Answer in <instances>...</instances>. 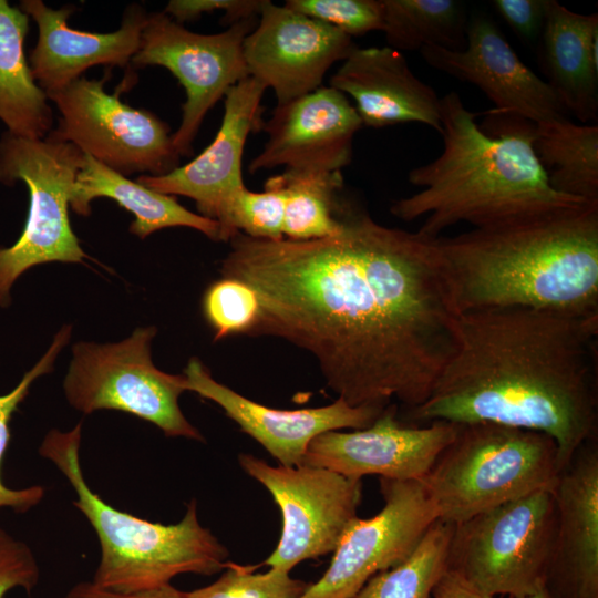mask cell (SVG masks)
I'll use <instances>...</instances> for the list:
<instances>
[{"label": "cell", "instance_id": "cell-1", "mask_svg": "<svg viewBox=\"0 0 598 598\" xmlns=\"http://www.w3.org/2000/svg\"><path fill=\"white\" fill-rule=\"evenodd\" d=\"M336 235L266 240L237 233L221 277L248 285L258 317L247 336L310 352L327 385L351 406L412 410L456 349L457 313L435 239L343 210Z\"/></svg>", "mask_w": 598, "mask_h": 598}, {"label": "cell", "instance_id": "cell-2", "mask_svg": "<svg viewBox=\"0 0 598 598\" xmlns=\"http://www.w3.org/2000/svg\"><path fill=\"white\" fill-rule=\"evenodd\" d=\"M457 344L416 423L488 422L537 431L563 471L598 429V315L528 308L461 313Z\"/></svg>", "mask_w": 598, "mask_h": 598}, {"label": "cell", "instance_id": "cell-3", "mask_svg": "<svg viewBox=\"0 0 598 598\" xmlns=\"http://www.w3.org/2000/svg\"><path fill=\"white\" fill-rule=\"evenodd\" d=\"M477 113L451 91L441 99L443 151L409 172L421 188L396 199L390 212L435 239L457 223L491 228L538 219L588 204L555 190L534 151L535 123L491 109L480 125Z\"/></svg>", "mask_w": 598, "mask_h": 598}, {"label": "cell", "instance_id": "cell-4", "mask_svg": "<svg viewBox=\"0 0 598 598\" xmlns=\"http://www.w3.org/2000/svg\"><path fill=\"white\" fill-rule=\"evenodd\" d=\"M457 315L528 308L598 315V203L435 238Z\"/></svg>", "mask_w": 598, "mask_h": 598}, {"label": "cell", "instance_id": "cell-5", "mask_svg": "<svg viewBox=\"0 0 598 598\" xmlns=\"http://www.w3.org/2000/svg\"><path fill=\"white\" fill-rule=\"evenodd\" d=\"M81 431V422L66 432L49 431L39 454L69 481L78 497L74 507L97 535L96 586L131 594L171 584L181 574L210 576L229 565L227 548L200 525L195 499L178 523L164 525L118 511L95 494L80 464Z\"/></svg>", "mask_w": 598, "mask_h": 598}, {"label": "cell", "instance_id": "cell-6", "mask_svg": "<svg viewBox=\"0 0 598 598\" xmlns=\"http://www.w3.org/2000/svg\"><path fill=\"white\" fill-rule=\"evenodd\" d=\"M547 434L480 422L456 436L422 480L437 520L458 524L537 491H554L560 474Z\"/></svg>", "mask_w": 598, "mask_h": 598}, {"label": "cell", "instance_id": "cell-7", "mask_svg": "<svg viewBox=\"0 0 598 598\" xmlns=\"http://www.w3.org/2000/svg\"><path fill=\"white\" fill-rule=\"evenodd\" d=\"M84 153L75 145L45 137L31 140L3 132L0 137V183L23 182L29 210L17 241L0 247V307L28 269L47 262L83 264L87 258L75 236L69 206Z\"/></svg>", "mask_w": 598, "mask_h": 598}, {"label": "cell", "instance_id": "cell-8", "mask_svg": "<svg viewBox=\"0 0 598 598\" xmlns=\"http://www.w3.org/2000/svg\"><path fill=\"white\" fill-rule=\"evenodd\" d=\"M556 524L554 491H537L454 525L448 569L489 596L545 586Z\"/></svg>", "mask_w": 598, "mask_h": 598}, {"label": "cell", "instance_id": "cell-9", "mask_svg": "<svg viewBox=\"0 0 598 598\" xmlns=\"http://www.w3.org/2000/svg\"><path fill=\"white\" fill-rule=\"evenodd\" d=\"M156 332L154 326L141 327L120 342L73 344L63 382L65 398L84 414L118 410L151 422L166 436L204 442L178 404L186 391L184 375L166 373L152 361L151 343Z\"/></svg>", "mask_w": 598, "mask_h": 598}, {"label": "cell", "instance_id": "cell-10", "mask_svg": "<svg viewBox=\"0 0 598 598\" xmlns=\"http://www.w3.org/2000/svg\"><path fill=\"white\" fill-rule=\"evenodd\" d=\"M47 96L60 112L47 137L73 144L124 176L165 175L179 166L169 126L151 111L125 104L118 92L107 93L103 80L82 76Z\"/></svg>", "mask_w": 598, "mask_h": 598}, {"label": "cell", "instance_id": "cell-11", "mask_svg": "<svg viewBox=\"0 0 598 598\" xmlns=\"http://www.w3.org/2000/svg\"><path fill=\"white\" fill-rule=\"evenodd\" d=\"M255 27L256 18H250L226 31L202 34L184 28L164 11L147 14L132 63L136 68L163 66L183 85L186 101L182 121L172 134L179 156L193 154V142L207 112L231 86L250 76L243 44Z\"/></svg>", "mask_w": 598, "mask_h": 598}, {"label": "cell", "instance_id": "cell-12", "mask_svg": "<svg viewBox=\"0 0 598 598\" xmlns=\"http://www.w3.org/2000/svg\"><path fill=\"white\" fill-rule=\"evenodd\" d=\"M244 472L265 486L278 505L282 528L276 549L264 561L290 571L297 564L336 550L358 518L362 482L328 468L271 466L251 454H239Z\"/></svg>", "mask_w": 598, "mask_h": 598}, {"label": "cell", "instance_id": "cell-13", "mask_svg": "<svg viewBox=\"0 0 598 598\" xmlns=\"http://www.w3.org/2000/svg\"><path fill=\"white\" fill-rule=\"evenodd\" d=\"M380 491L383 508L349 526L328 569L299 598H352L372 576L406 559L437 520L422 481L380 478Z\"/></svg>", "mask_w": 598, "mask_h": 598}, {"label": "cell", "instance_id": "cell-14", "mask_svg": "<svg viewBox=\"0 0 598 598\" xmlns=\"http://www.w3.org/2000/svg\"><path fill=\"white\" fill-rule=\"evenodd\" d=\"M259 21L244 40L249 75L285 104L321 86L328 70L357 44L339 29L265 0Z\"/></svg>", "mask_w": 598, "mask_h": 598}, {"label": "cell", "instance_id": "cell-15", "mask_svg": "<svg viewBox=\"0 0 598 598\" xmlns=\"http://www.w3.org/2000/svg\"><path fill=\"white\" fill-rule=\"evenodd\" d=\"M458 425L445 421L405 424L398 419V406L388 404L365 429L316 436L303 464L358 480L374 474L380 478L422 481L456 436Z\"/></svg>", "mask_w": 598, "mask_h": 598}, {"label": "cell", "instance_id": "cell-16", "mask_svg": "<svg viewBox=\"0 0 598 598\" xmlns=\"http://www.w3.org/2000/svg\"><path fill=\"white\" fill-rule=\"evenodd\" d=\"M420 52L433 69L477 86L498 112L535 124L568 118L550 85L519 59L487 17L475 16L467 23L463 50L425 47Z\"/></svg>", "mask_w": 598, "mask_h": 598}, {"label": "cell", "instance_id": "cell-17", "mask_svg": "<svg viewBox=\"0 0 598 598\" xmlns=\"http://www.w3.org/2000/svg\"><path fill=\"white\" fill-rule=\"evenodd\" d=\"M183 375L186 391L218 404L243 432L287 467L303 464L307 448L316 436L329 431L365 429L386 406H351L338 398L333 403L319 408H269L217 382L197 358L189 359Z\"/></svg>", "mask_w": 598, "mask_h": 598}, {"label": "cell", "instance_id": "cell-18", "mask_svg": "<svg viewBox=\"0 0 598 598\" xmlns=\"http://www.w3.org/2000/svg\"><path fill=\"white\" fill-rule=\"evenodd\" d=\"M266 89L252 76L231 86L225 94L220 127L199 155L168 174L140 175L136 181L155 192L193 199L199 215L219 225L246 187L243 154L248 135L261 126L260 102Z\"/></svg>", "mask_w": 598, "mask_h": 598}, {"label": "cell", "instance_id": "cell-19", "mask_svg": "<svg viewBox=\"0 0 598 598\" xmlns=\"http://www.w3.org/2000/svg\"><path fill=\"white\" fill-rule=\"evenodd\" d=\"M362 125L346 94L330 85L277 104L261 125L268 140L249 172L278 166L341 172L351 162L353 138Z\"/></svg>", "mask_w": 598, "mask_h": 598}, {"label": "cell", "instance_id": "cell-20", "mask_svg": "<svg viewBox=\"0 0 598 598\" xmlns=\"http://www.w3.org/2000/svg\"><path fill=\"white\" fill-rule=\"evenodd\" d=\"M556 524L545 587L554 598H598V447L585 443L554 488Z\"/></svg>", "mask_w": 598, "mask_h": 598}, {"label": "cell", "instance_id": "cell-21", "mask_svg": "<svg viewBox=\"0 0 598 598\" xmlns=\"http://www.w3.org/2000/svg\"><path fill=\"white\" fill-rule=\"evenodd\" d=\"M19 8L38 27L37 44L28 60L33 79L45 94L64 89L92 66L130 65L148 14L132 4L117 30L100 33L71 28L69 18L75 11L71 4L55 10L42 0H21Z\"/></svg>", "mask_w": 598, "mask_h": 598}, {"label": "cell", "instance_id": "cell-22", "mask_svg": "<svg viewBox=\"0 0 598 598\" xmlns=\"http://www.w3.org/2000/svg\"><path fill=\"white\" fill-rule=\"evenodd\" d=\"M349 94L362 124L374 128L421 123L442 134L441 99L410 69L402 52L390 47H355L330 79Z\"/></svg>", "mask_w": 598, "mask_h": 598}, {"label": "cell", "instance_id": "cell-23", "mask_svg": "<svg viewBox=\"0 0 598 598\" xmlns=\"http://www.w3.org/2000/svg\"><path fill=\"white\" fill-rule=\"evenodd\" d=\"M547 83L568 115L598 118V14L574 12L547 0L542 32Z\"/></svg>", "mask_w": 598, "mask_h": 598}, {"label": "cell", "instance_id": "cell-24", "mask_svg": "<svg viewBox=\"0 0 598 598\" xmlns=\"http://www.w3.org/2000/svg\"><path fill=\"white\" fill-rule=\"evenodd\" d=\"M99 197L111 198L132 213L134 220L128 230L141 239L164 228L188 227L219 240V226L215 220L188 210L175 196L150 189L84 154L70 207L79 215L89 216L91 202Z\"/></svg>", "mask_w": 598, "mask_h": 598}, {"label": "cell", "instance_id": "cell-25", "mask_svg": "<svg viewBox=\"0 0 598 598\" xmlns=\"http://www.w3.org/2000/svg\"><path fill=\"white\" fill-rule=\"evenodd\" d=\"M29 22L19 6L0 0V121L12 135L43 140L52 131L53 112L25 55Z\"/></svg>", "mask_w": 598, "mask_h": 598}, {"label": "cell", "instance_id": "cell-26", "mask_svg": "<svg viewBox=\"0 0 598 598\" xmlns=\"http://www.w3.org/2000/svg\"><path fill=\"white\" fill-rule=\"evenodd\" d=\"M534 151L550 186L565 195L598 203V126L569 118L535 124Z\"/></svg>", "mask_w": 598, "mask_h": 598}, {"label": "cell", "instance_id": "cell-27", "mask_svg": "<svg viewBox=\"0 0 598 598\" xmlns=\"http://www.w3.org/2000/svg\"><path fill=\"white\" fill-rule=\"evenodd\" d=\"M285 195L283 236L310 240L336 235L342 227L337 195L343 186L340 171L286 168L268 178Z\"/></svg>", "mask_w": 598, "mask_h": 598}, {"label": "cell", "instance_id": "cell-28", "mask_svg": "<svg viewBox=\"0 0 598 598\" xmlns=\"http://www.w3.org/2000/svg\"><path fill=\"white\" fill-rule=\"evenodd\" d=\"M388 47L420 51L425 47L463 50L466 44L465 4L456 0H382Z\"/></svg>", "mask_w": 598, "mask_h": 598}, {"label": "cell", "instance_id": "cell-29", "mask_svg": "<svg viewBox=\"0 0 598 598\" xmlns=\"http://www.w3.org/2000/svg\"><path fill=\"white\" fill-rule=\"evenodd\" d=\"M454 524L436 520L398 566L372 576L352 598H430L448 569Z\"/></svg>", "mask_w": 598, "mask_h": 598}, {"label": "cell", "instance_id": "cell-30", "mask_svg": "<svg viewBox=\"0 0 598 598\" xmlns=\"http://www.w3.org/2000/svg\"><path fill=\"white\" fill-rule=\"evenodd\" d=\"M71 326H63L55 334L50 348L43 357L22 377L21 381L7 394L0 395V468L9 440L10 420L28 396L32 383L43 374L52 371L54 361L69 342ZM44 496V488L39 485L25 488H10L1 480L0 475V508H10L16 513H27L39 505Z\"/></svg>", "mask_w": 598, "mask_h": 598}, {"label": "cell", "instance_id": "cell-31", "mask_svg": "<svg viewBox=\"0 0 598 598\" xmlns=\"http://www.w3.org/2000/svg\"><path fill=\"white\" fill-rule=\"evenodd\" d=\"M285 195L268 179L262 192L245 187L239 192L219 226V240L229 241L237 233L266 240L283 239Z\"/></svg>", "mask_w": 598, "mask_h": 598}, {"label": "cell", "instance_id": "cell-32", "mask_svg": "<svg viewBox=\"0 0 598 598\" xmlns=\"http://www.w3.org/2000/svg\"><path fill=\"white\" fill-rule=\"evenodd\" d=\"M229 563L224 574L209 586L184 592V598H299L309 582L290 577L287 570Z\"/></svg>", "mask_w": 598, "mask_h": 598}, {"label": "cell", "instance_id": "cell-33", "mask_svg": "<svg viewBox=\"0 0 598 598\" xmlns=\"http://www.w3.org/2000/svg\"><path fill=\"white\" fill-rule=\"evenodd\" d=\"M202 311L217 341L234 334L247 336L257 320L259 303L248 285L221 277L205 290Z\"/></svg>", "mask_w": 598, "mask_h": 598}, {"label": "cell", "instance_id": "cell-34", "mask_svg": "<svg viewBox=\"0 0 598 598\" xmlns=\"http://www.w3.org/2000/svg\"><path fill=\"white\" fill-rule=\"evenodd\" d=\"M285 6L349 37L383 30L382 0H287Z\"/></svg>", "mask_w": 598, "mask_h": 598}, {"label": "cell", "instance_id": "cell-35", "mask_svg": "<svg viewBox=\"0 0 598 598\" xmlns=\"http://www.w3.org/2000/svg\"><path fill=\"white\" fill-rule=\"evenodd\" d=\"M39 579L40 568L32 549L0 527V598L17 588L31 594Z\"/></svg>", "mask_w": 598, "mask_h": 598}, {"label": "cell", "instance_id": "cell-36", "mask_svg": "<svg viewBox=\"0 0 598 598\" xmlns=\"http://www.w3.org/2000/svg\"><path fill=\"white\" fill-rule=\"evenodd\" d=\"M265 0H171L164 12L183 24L198 19L204 13L223 10V24L229 27L245 19L257 18Z\"/></svg>", "mask_w": 598, "mask_h": 598}, {"label": "cell", "instance_id": "cell-37", "mask_svg": "<svg viewBox=\"0 0 598 598\" xmlns=\"http://www.w3.org/2000/svg\"><path fill=\"white\" fill-rule=\"evenodd\" d=\"M492 3L522 40L535 42L542 37L547 0H494Z\"/></svg>", "mask_w": 598, "mask_h": 598}, {"label": "cell", "instance_id": "cell-38", "mask_svg": "<svg viewBox=\"0 0 598 598\" xmlns=\"http://www.w3.org/2000/svg\"><path fill=\"white\" fill-rule=\"evenodd\" d=\"M63 598H184V592L167 584L147 590L118 594L102 589L93 581H81L75 584Z\"/></svg>", "mask_w": 598, "mask_h": 598}, {"label": "cell", "instance_id": "cell-39", "mask_svg": "<svg viewBox=\"0 0 598 598\" xmlns=\"http://www.w3.org/2000/svg\"><path fill=\"white\" fill-rule=\"evenodd\" d=\"M433 598H495L486 595L454 570L447 569L432 591ZM512 598V597H507Z\"/></svg>", "mask_w": 598, "mask_h": 598}, {"label": "cell", "instance_id": "cell-40", "mask_svg": "<svg viewBox=\"0 0 598 598\" xmlns=\"http://www.w3.org/2000/svg\"><path fill=\"white\" fill-rule=\"evenodd\" d=\"M520 598H554L550 592L546 589L545 586L540 587L530 595L520 597Z\"/></svg>", "mask_w": 598, "mask_h": 598}]
</instances>
